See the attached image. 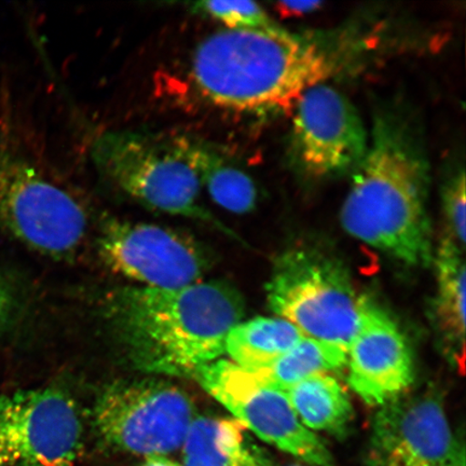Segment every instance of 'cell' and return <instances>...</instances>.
Instances as JSON below:
<instances>
[{
  "label": "cell",
  "instance_id": "obj_24",
  "mask_svg": "<svg viewBox=\"0 0 466 466\" xmlns=\"http://www.w3.org/2000/svg\"><path fill=\"white\" fill-rule=\"evenodd\" d=\"M141 466H183L173 460L167 457H149L146 458L144 463Z\"/></svg>",
  "mask_w": 466,
  "mask_h": 466
},
{
  "label": "cell",
  "instance_id": "obj_2",
  "mask_svg": "<svg viewBox=\"0 0 466 466\" xmlns=\"http://www.w3.org/2000/svg\"><path fill=\"white\" fill-rule=\"evenodd\" d=\"M430 163L403 116H375L369 149L351 174L340 211L350 236L408 266L434 259L429 215Z\"/></svg>",
  "mask_w": 466,
  "mask_h": 466
},
{
  "label": "cell",
  "instance_id": "obj_12",
  "mask_svg": "<svg viewBox=\"0 0 466 466\" xmlns=\"http://www.w3.org/2000/svg\"><path fill=\"white\" fill-rule=\"evenodd\" d=\"M463 450L440 396L430 390L379 407L367 461L370 466H446Z\"/></svg>",
  "mask_w": 466,
  "mask_h": 466
},
{
  "label": "cell",
  "instance_id": "obj_11",
  "mask_svg": "<svg viewBox=\"0 0 466 466\" xmlns=\"http://www.w3.org/2000/svg\"><path fill=\"white\" fill-rule=\"evenodd\" d=\"M98 250L109 268L143 288L177 289L202 282L206 250L185 233L154 224L108 218Z\"/></svg>",
  "mask_w": 466,
  "mask_h": 466
},
{
  "label": "cell",
  "instance_id": "obj_3",
  "mask_svg": "<svg viewBox=\"0 0 466 466\" xmlns=\"http://www.w3.org/2000/svg\"><path fill=\"white\" fill-rule=\"evenodd\" d=\"M244 312L241 295L217 281L177 289H125L109 301L110 319L132 362L171 377L195 378L219 360Z\"/></svg>",
  "mask_w": 466,
  "mask_h": 466
},
{
  "label": "cell",
  "instance_id": "obj_8",
  "mask_svg": "<svg viewBox=\"0 0 466 466\" xmlns=\"http://www.w3.org/2000/svg\"><path fill=\"white\" fill-rule=\"evenodd\" d=\"M195 419L188 395L163 382L115 384L95 407L102 439L146 458L166 457L183 447Z\"/></svg>",
  "mask_w": 466,
  "mask_h": 466
},
{
  "label": "cell",
  "instance_id": "obj_13",
  "mask_svg": "<svg viewBox=\"0 0 466 466\" xmlns=\"http://www.w3.org/2000/svg\"><path fill=\"white\" fill-rule=\"evenodd\" d=\"M348 382L365 403L383 406L406 394L415 379L407 339L387 311L369 299L348 349Z\"/></svg>",
  "mask_w": 466,
  "mask_h": 466
},
{
  "label": "cell",
  "instance_id": "obj_21",
  "mask_svg": "<svg viewBox=\"0 0 466 466\" xmlns=\"http://www.w3.org/2000/svg\"><path fill=\"white\" fill-rule=\"evenodd\" d=\"M442 212H444L448 236L461 248H465V173L464 168L457 171L447 180L442 188Z\"/></svg>",
  "mask_w": 466,
  "mask_h": 466
},
{
  "label": "cell",
  "instance_id": "obj_17",
  "mask_svg": "<svg viewBox=\"0 0 466 466\" xmlns=\"http://www.w3.org/2000/svg\"><path fill=\"white\" fill-rule=\"evenodd\" d=\"M297 417L308 430L345 437L354 419L349 395L337 379L317 374L284 391Z\"/></svg>",
  "mask_w": 466,
  "mask_h": 466
},
{
  "label": "cell",
  "instance_id": "obj_4",
  "mask_svg": "<svg viewBox=\"0 0 466 466\" xmlns=\"http://www.w3.org/2000/svg\"><path fill=\"white\" fill-rule=\"evenodd\" d=\"M266 289L269 307L279 318L306 337L347 351L369 301L358 293L342 261L309 244L279 256Z\"/></svg>",
  "mask_w": 466,
  "mask_h": 466
},
{
  "label": "cell",
  "instance_id": "obj_16",
  "mask_svg": "<svg viewBox=\"0 0 466 466\" xmlns=\"http://www.w3.org/2000/svg\"><path fill=\"white\" fill-rule=\"evenodd\" d=\"M235 418L199 417L183 444V466H276Z\"/></svg>",
  "mask_w": 466,
  "mask_h": 466
},
{
  "label": "cell",
  "instance_id": "obj_10",
  "mask_svg": "<svg viewBox=\"0 0 466 466\" xmlns=\"http://www.w3.org/2000/svg\"><path fill=\"white\" fill-rule=\"evenodd\" d=\"M81 433L73 400L57 390L0 396V466H75Z\"/></svg>",
  "mask_w": 466,
  "mask_h": 466
},
{
  "label": "cell",
  "instance_id": "obj_15",
  "mask_svg": "<svg viewBox=\"0 0 466 466\" xmlns=\"http://www.w3.org/2000/svg\"><path fill=\"white\" fill-rule=\"evenodd\" d=\"M167 143L196 172L218 206L238 215L252 212L258 206V189L253 178L208 143L187 137H173Z\"/></svg>",
  "mask_w": 466,
  "mask_h": 466
},
{
  "label": "cell",
  "instance_id": "obj_25",
  "mask_svg": "<svg viewBox=\"0 0 466 466\" xmlns=\"http://www.w3.org/2000/svg\"><path fill=\"white\" fill-rule=\"evenodd\" d=\"M446 466H465V450L458 454L456 458L452 460L451 463Z\"/></svg>",
  "mask_w": 466,
  "mask_h": 466
},
{
  "label": "cell",
  "instance_id": "obj_9",
  "mask_svg": "<svg viewBox=\"0 0 466 466\" xmlns=\"http://www.w3.org/2000/svg\"><path fill=\"white\" fill-rule=\"evenodd\" d=\"M289 160L306 182L352 174L369 149L370 136L354 105L326 84L311 87L294 108Z\"/></svg>",
  "mask_w": 466,
  "mask_h": 466
},
{
  "label": "cell",
  "instance_id": "obj_26",
  "mask_svg": "<svg viewBox=\"0 0 466 466\" xmlns=\"http://www.w3.org/2000/svg\"><path fill=\"white\" fill-rule=\"evenodd\" d=\"M285 466H310V465H308V464H305V463H291V464H288V465H285Z\"/></svg>",
  "mask_w": 466,
  "mask_h": 466
},
{
  "label": "cell",
  "instance_id": "obj_7",
  "mask_svg": "<svg viewBox=\"0 0 466 466\" xmlns=\"http://www.w3.org/2000/svg\"><path fill=\"white\" fill-rule=\"evenodd\" d=\"M195 379L236 420L267 444L301 463L335 466L329 448L300 422L287 394L256 372L219 359L203 367Z\"/></svg>",
  "mask_w": 466,
  "mask_h": 466
},
{
  "label": "cell",
  "instance_id": "obj_20",
  "mask_svg": "<svg viewBox=\"0 0 466 466\" xmlns=\"http://www.w3.org/2000/svg\"><path fill=\"white\" fill-rule=\"evenodd\" d=\"M192 13L221 23L226 29H265L277 26L269 15L253 2H198L188 4Z\"/></svg>",
  "mask_w": 466,
  "mask_h": 466
},
{
  "label": "cell",
  "instance_id": "obj_6",
  "mask_svg": "<svg viewBox=\"0 0 466 466\" xmlns=\"http://www.w3.org/2000/svg\"><path fill=\"white\" fill-rule=\"evenodd\" d=\"M0 229L45 255L64 258L84 242L80 202L8 145H0Z\"/></svg>",
  "mask_w": 466,
  "mask_h": 466
},
{
  "label": "cell",
  "instance_id": "obj_1",
  "mask_svg": "<svg viewBox=\"0 0 466 466\" xmlns=\"http://www.w3.org/2000/svg\"><path fill=\"white\" fill-rule=\"evenodd\" d=\"M340 48L324 35L281 26L221 29L192 52L190 84L203 101L233 113L276 115L293 109L311 87L342 67Z\"/></svg>",
  "mask_w": 466,
  "mask_h": 466
},
{
  "label": "cell",
  "instance_id": "obj_22",
  "mask_svg": "<svg viewBox=\"0 0 466 466\" xmlns=\"http://www.w3.org/2000/svg\"><path fill=\"white\" fill-rule=\"evenodd\" d=\"M15 305V296L7 279L0 276V329L8 322Z\"/></svg>",
  "mask_w": 466,
  "mask_h": 466
},
{
  "label": "cell",
  "instance_id": "obj_19",
  "mask_svg": "<svg viewBox=\"0 0 466 466\" xmlns=\"http://www.w3.org/2000/svg\"><path fill=\"white\" fill-rule=\"evenodd\" d=\"M347 360L346 349L304 336L275 362L253 372L284 392L308 377L342 370Z\"/></svg>",
  "mask_w": 466,
  "mask_h": 466
},
{
  "label": "cell",
  "instance_id": "obj_23",
  "mask_svg": "<svg viewBox=\"0 0 466 466\" xmlns=\"http://www.w3.org/2000/svg\"><path fill=\"white\" fill-rule=\"evenodd\" d=\"M322 5V2H279L276 5L283 15L299 16L314 13Z\"/></svg>",
  "mask_w": 466,
  "mask_h": 466
},
{
  "label": "cell",
  "instance_id": "obj_5",
  "mask_svg": "<svg viewBox=\"0 0 466 466\" xmlns=\"http://www.w3.org/2000/svg\"><path fill=\"white\" fill-rule=\"evenodd\" d=\"M92 158L105 179L145 208L221 228L200 202L196 172L168 143L132 132L104 133L93 143Z\"/></svg>",
  "mask_w": 466,
  "mask_h": 466
},
{
  "label": "cell",
  "instance_id": "obj_18",
  "mask_svg": "<svg viewBox=\"0 0 466 466\" xmlns=\"http://www.w3.org/2000/svg\"><path fill=\"white\" fill-rule=\"evenodd\" d=\"M305 335L281 318H255L238 323L227 337L231 362L249 371L266 369Z\"/></svg>",
  "mask_w": 466,
  "mask_h": 466
},
{
  "label": "cell",
  "instance_id": "obj_14",
  "mask_svg": "<svg viewBox=\"0 0 466 466\" xmlns=\"http://www.w3.org/2000/svg\"><path fill=\"white\" fill-rule=\"evenodd\" d=\"M464 249L445 238L435 255L436 295L432 322L442 352L458 371H464L466 272Z\"/></svg>",
  "mask_w": 466,
  "mask_h": 466
}]
</instances>
